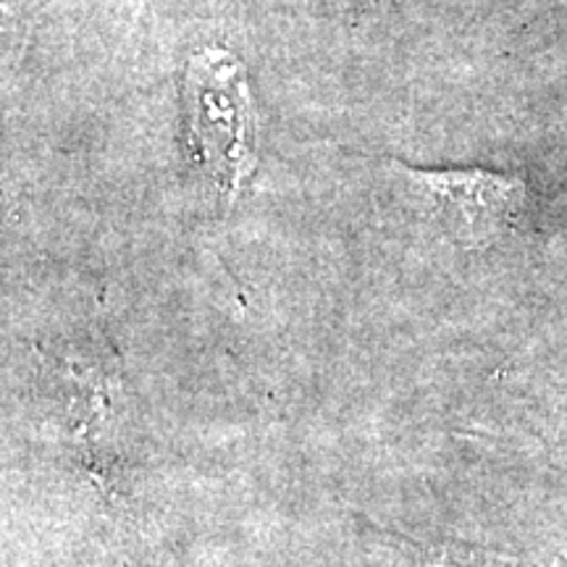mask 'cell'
I'll list each match as a JSON object with an SVG mask.
<instances>
[{
    "label": "cell",
    "instance_id": "1",
    "mask_svg": "<svg viewBox=\"0 0 567 567\" xmlns=\"http://www.w3.org/2000/svg\"><path fill=\"white\" fill-rule=\"evenodd\" d=\"M184 101L197 163L234 200L255 172V116L245 66L224 48L195 53L184 76Z\"/></svg>",
    "mask_w": 567,
    "mask_h": 567
},
{
    "label": "cell",
    "instance_id": "2",
    "mask_svg": "<svg viewBox=\"0 0 567 567\" xmlns=\"http://www.w3.org/2000/svg\"><path fill=\"white\" fill-rule=\"evenodd\" d=\"M400 179L413 189L429 216L465 247L488 245L509 229L526 205V184L481 168L465 172H423L392 161Z\"/></svg>",
    "mask_w": 567,
    "mask_h": 567
},
{
    "label": "cell",
    "instance_id": "3",
    "mask_svg": "<svg viewBox=\"0 0 567 567\" xmlns=\"http://www.w3.org/2000/svg\"><path fill=\"white\" fill-rule=\"evenodd\" d=\"M429 567H526L517 563L515 557L488 555L478 549H460V547H442L431 551Z\"/></svg>",
    "mask_w": 567,
    "mask_h": 567
}]
</instances>
